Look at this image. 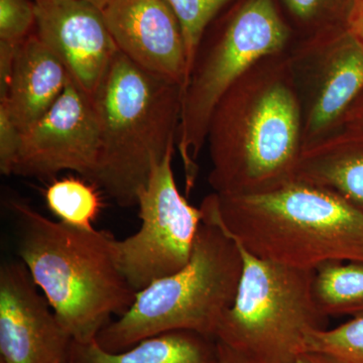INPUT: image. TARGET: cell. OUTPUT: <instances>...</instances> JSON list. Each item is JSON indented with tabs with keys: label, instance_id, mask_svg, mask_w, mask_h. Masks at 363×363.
Returning a JSON list of instances; mask_svg holds the SVG:
<instances>
[{
	"label": "cell",
	"instance_id": "obj_5",
	"mask_svg": "<svg viewBox=\"0 0 363 363\" xmlns=\"http://www.w3.org/2000/svg\"><path fill=\"white\" fill-rule=\"evenodd\" d=\"M241 272L235 241L202 214L187 266L136 294L130 309L98 333V345L107 352H121L174 330L216 339L222 317L235 298Z\"/></svg>",
	"mask_w": 363,
	"mask_h": 363
},
{
	"label": "cell",
	"instance_id": "obj_3",
	"mask_svg": "<svg viewBox=\"0 0 363 363\" xmlns=\"http://www.w3.org/2000/svg\"><path fill=\"white\" fill-rule=\"evenodd\" d=\"M16 252L74 341L90 343L135 302L117 264L116 238L52 221L21 199L7 201Z\"/></svg>",
	"mask_w": 363,
	"mask_h": 363
},
{
	"label": "cell",
	"instance_id": "obj_24",
	"mask_svg": "<svg viewBox=\"0 0 363 363\" xmlns=\"http://www.w3.org/2000/svg\"><path fill=\"white\" fill-rule=\"evenodd\" d=\"M18 47L20 45L0 42V100L6 96Z\"/></svg>",
	"mask_w": 363,
	"mask_h": 363
},
{
	"label": "cell",
	"instance_id": "obj_19",
	"mask_svg": "<svg viewBox=\"0 0 363 363\" xmlns=\"http://www.w3.org/2000/svg\"><path fill=\"white\" fill-rule=\"evenodd\" d=\"M291 16L308 28L305 39L347 28L354 0H281ZM303 39V40H305Z\"/></svg>",
	"mask_w": 363,
	"mask_h": 363
},
{
	"label": "cell",
	"instance_id": "obj_10",
	"mask_svg": "<svg viewBox=\"0 0 363 363\" xmlns=\"http://www.w3.org/2000/svg\"><path fill=\"white\" fill-rule=\"evenodd\" d=\"M99 152V125L91 95L69 77L51 109L23 133L13 175L48 179L73 171L91 182Z\"/></svg>",
	"mask_w": 363,
	"mask_h": 363
},
{
	"label": "cell",
	"instance_id": "obj_17",
	"mask_svg": "<svg viewBox=\"0 0 363 363\" xmlns=\"http://www.w3.org/2000/svg\"><path fill=\"white\" fill-rule=\"evenodd\" d=\"M313 296L325 316L363 315V262H331L313 274Z\"/></svg>",
	"mask_w": 363,
	"mask_h": 363
},
{
	"label": "cell",
	"instance_id": "obj_26",
	"mask_svg": "<svg viewBox=\"0 0 363 363\" xmlns=\"http://www.w3.org/2000/svg\"><path fill=\"white\" fill-rule=\"evenodd\" d=\"M347 28L363 44V0H354Z\"/></svg>",
	"mask_w": 363,
	"mask_h": 363
},
{
	"label": "cell",
	"instance_id": "obj_7",
	"mask_svg": "<svg viewBox=\"0 0 363 363\" xmlns=\"http://www.w3.org/2000/svg\"><path fill=\"white\" fill-rule=\"evenodd\" d=\"M236 245L242 272L216 340L257 363H295L308 334L327 329L328 317L313 296L314 272L260 259Z\"/></svg>",
	"mask_w": 363,
	"mask_h": 363
},
{
	"label": "cell",
	"instance_id": "obj_22",
	"mask_svg": "<svg viewBox=\"0 0 363 363\" xmlns=\"http://www.w3.org/2000/svg\"><path fill=\"white\" fill-rule=\"evenodd\" d=\"M35 26L33 0H0V42L21 45Z\"/></svg>",
	"mask_w": 363,
	"mask_h": 363
},
{
	"label": "cell",
	"instance_id": "obj_2",
	"mask_svg": "<svg viewBox=\"0 0 363 363\" xmlns=\"http://www.w3.org/2000/svg\"><path fill=\"white\" fill-rule=\"evenodd\" d=\"M202 214L260 259L314 272L363 262V213L326 189L294 180L252 195L211 193Z\"/></svg>",
	"mask_w": 363,
	"mask_h": 363
},
{
	"label": "cell",
	"instance_id": "obj_12",
	"mask_svg": "<svg viewBox=\"0 0 363 363\" xmlns=\"http://www.w3.org/2000/svg\"><path fill=\"white\" fill-rule=\"evenodd\" d=\"M99 9L119 52L183 89L188 77L185 40L166 0H105Z\"/></svg>",
	"mask_w": 363,
	"mask_h": 363
},
{
	"label": "cell",
	"instance_id": "obj_27",
	"mask_svg": "<svg viewBox=\"0 0 363 363\" xmlns=\"http://www.w3.org/2000/svg\"><path fill=\"white\" fill-rule=\"evenodd\" d=\"M295 363H350L342 358L323 351H304Z\"/></svg>",
	"mask_w": 363,
	"mask_h": 363
},
{
	"label": "cell",
	"instance_id": "obj_11",
	"mask_svg": "<svg viewBox=\"0 0 363 363\" xmlns=\"http://www.w3.org/2000/svg\"><path fill=\"white\" fill-rule=\"evenodd\" d=\"M73 338L20 262L0 267L1 363H70Z\"/></svg>",
	"mask_w": 363,
	"mask_h": 363
},
{
	"label": "cell",
	"instance_id": "obj_4",
	"mask_svg": "<svg viewBox=\"0 0 363 363\" xmlns=\"http://www.w3.org/2000/svg\"><path fill=\"white\" fill-rule=\"evenodd\" d=\"M182 92L118 52L93 94L99 152L91 183L119 206L136 205L152 168L177 147Z\"/></svg>",
	"mask_w": 363,
	"mask_h": 363
},
{
	"label": "cell",
	"instance_id": "obj_1",
	"mask_svg": "<svg viewBox=\"0 0 363 363\" xmlns=\"http://www.w3.org/2000/svg\"><path fill=\"white\" fill-rule=\"evenodd\" d=\"M208 183L221 196L259 194L295 180L304 145L288 52L260 59L215 106Z\"/></svg>",
	"mask_w": 363,
	"mask_h": 363
},
{
	"label": "cell",
	"instance_id": "obj_23",
	"mask_svg": "<svg viewBox=\"0 0 363 363\" xmlns=\"http://www.w3.org/2000/svg\"><path fill=\"white\" fill-rule=\"evenodd\" d=\"M21 133L6 105L0 104V172L4 175H13V169L21 145Z\"/></svg>",
	"mask_w": 363,
	"mask_h": 363
},
{
	"label": "cell",
	"instance_id": "obj_28",
	"mask_svg": "<svg viewBox=\"0 0 363 363\" xmlns=\"http://www.w3.org/2000/svg\"><path fill=\"white\" fill-rule=\"evenodd\" d=\"M217 344H218V363H257L247 355L233 350L225 344L219 341H217Z\"/></svg>",
	"mask_w": 363,
	"mask_h": 363
},
{
	"label": "cell",
	"instance_id": "obj_9",
	"mask_svg": "<svg viewBox=\"0 0 363 363\" xmlns=\"http://www.w3.org/2000/svg\"><path fill=\"white\" fill-rule=\"evenodd\" d=\"M288 52L302 114L303 145L338 130L363 91V44L348 28L291 44Z\"/></svg>",
	"mask_w": 363,
	"mask_h": 363
},
{
	"label": "cell",
	"instance_id": "obj_20",
	"mask_svg": "<svg viewBox=\"0 0 363 363\" xmlns=\"http://www.w3.org/2000/svg\"><path fill=\"white\" fill-rule=\"evenodd\" d=\"M180 21L187 52L188 76L208 26L234 0H166ZM188 79V77H187ZM186 85V84H185Z\"/></svg>",
	"mask_w": 363,
	"mask_h": 363
},
{
	"label": "cell",
	"instance_id": "obj_25",
	"mask_svg": "<svg viewBox=\"0 0 363 363\" xmlns=\"http://www.w3.org/2000/svg\"><path fill=\"white\" fill-rule=\"evenodd\" d=\"M340 128L363 130V91L346 112L338 130Z\"/></svg>",
	"mask_w": 363,
	"mask_h": 363
},
{
	"label": "cell",
	"instance_id": "obj_14",
	"mask_svg": "<svg viewBox=\"0 0 363 363\" xmlns=\"http://www.w3.org/2000/svg\"><path fill=\"white\" fill-rule=\"evenodd\" d=\"M68 80L65 66L33 33L18 47L9 90L0 104L6 105L14 123L25 133L51 109Z\"/></svg>",
	"mask_w": 363,
	"mask_h": 363
},
{
	"label": "cell",
	"instance_id": "obj_15",
	"mask_svg": "<svg viewBox=\"0 0 363 363\" xmlns=\"http://www.w3.org/2000/svg\"><path fill=\"white\" fill-rule=\"evenodd\" d=\"M295 180L326 189L363 213V130L340 128L305 147Z\"/></svg>",
	"mask_w": 363,
	"mask_h": 363
},
{
	"label": "cell",
	"instance_id": "obj_16",
	"mask_svg": "<svg viewBox=\"0 0 363 363\" xmlns=\"http://www.w3.org/2000/svg\"><path fill=\"white\" fill-rule=\"evenodd\" d=\"M216 339L190 330L164 332L121 352H107L96 340L73 341L70 363H218Z\"/></svg>",
	"mask_w": 363,
	"mask_h": 363
},
{
	"label": "cell",
	"instance_id": "obj_13",
	"mask_svg": "<svg viewBox=\"0 0 363 363\" xmlns=\"http://www.w3.org/2000/svg\"><path fill=\"white\" fill-rule=\"evenodd\" d=\"M35 35L93 96L118 48L101 11L86 0H37Z\"/></svg>",
	"mask_w": 363,
	"mask_h": 363
},
{
	"label": "cell",
	"instance_id": "obj_30",
	"mask_svg": "<svg viewBox=\"0 0 363 363\" xmlns=\"http://www.w3.org/2000/svg\"><path fill=\"white\" fill-rule=\"evenodd\" d=\"M33 1H37V0H33Z\"/></svg>",
	"mask_w": 363,
	"mask_h": 363
},
{
	"label": "cell",
	"instance_id": "obj_18",
	"mask_svg": "<svg viewBox=\"0 0 363 363\" xmlns=\"http://www.w3.org/2000/svg\"><path fill=\"white\" fill-rule=\"evenodd\" d=\"M100 189L83 178L67 177L54 180L44 191L50 211L67 225L93 230L102 210Z\"/></svg>",
	"mask_w": 363,
	"mask_h": 363
},
{
	"label": "cell",
	"instance_id": "obj_6",
	"mask_svg": "<svg viewBox=\"0 0 363 363\" xmlns=\"http://www.w3.org/2000/svg\"><path fill=\"white\" fill-rule=\"evenodd\" d=\"M292 42V30L274 0H240L212 37L203 35L182 92L177 138L186 194L195 187L210 117L219 100L257 61L286 51Z\"/></svg>",
	"mask_w": 363,
	"mask_h": 363
},
{
	"label": "cell",
	"instance_id": "obj_8",
	"mask_svg": "<svg viewBox=\"0 0 363 363\" xmlns=\"http://www.w3.org/2000/svg\"><path fill=\"white\" fill-rule=\"evenodd\" d=\"M176 150H169L152 168L138 193L140 229L114 240L117 264L136 293L187 266L202 223L201 209L191 205L177 185Z\"/></svg>",
	"mask_w": 363,
	"mask_h": 363
},
{
	"label": "cell",
	"instance_id": "obj_21",
	"mask_svg": "<svg viewBox=\"0 0 363 363\" xmlns=\"http://www.w3.org/2000/svg\"><path fill=\"white\" fill-rule=\"evenodd\" d=\"M304 351H323L350 363H363V315L336 328L308 334Z\"/></svg>",
	"mask_w": 363,
	"mask_h": 363
},
{
	"label": "cell",
	"instance_id": "obj_29",
	"mask_svg": "<svg viewBox=\"0 0 363 363\" xmlns=\"http://www.w3.org/2000/svg\"><path fill=\"white\" fill-rule=\"evenodd\" d=\"M86 1L90 2V4H94L98 9L104 4L105 0H86Z\"/></svg>",
	"mask_w": 363,
	"mask_h": 363
}]
</instances>
